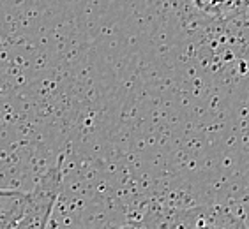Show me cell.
<instances>
[{
	"label": "cell",
	"mask_w": 249,
	"mask_h": 229,
	"mask_svg": "<svg viewBox=\"0 0 249 229\" xmlns=\"http://www.w3.org/2000/svg\"><path fill=\"white\" fill-rule=\"evenodd\" d=\"M60 167H62V157L41 177L37 187L32 192H27V203H25L23 215L18 222V229L44 228L48 224L50 215L60 192V178H62Z\"/></svg>",
	"instance_id": "6da1fadb"
},
{
	"label": "cell",
	"mask_w": 249,
	"mask_h": 229,
	"mask_svg": "<svg viewBox=\"0 0 249 229\" xmlns=\"http://www.w3.org/2000/svg\"><path fill=\"white\" fill-rule=\"evenodd\" d=\"M27 203V194L19 191H0V228H18Z\"/></svg>",
	"instance_id": "7a4b0ae2"
}]
</instances>
